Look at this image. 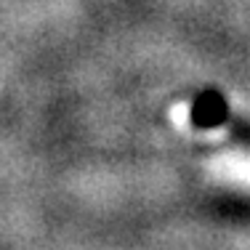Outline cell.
Listing matches in <instances>:
<instances>
[{"instance_id": "obj_1", "label": "cell", "mask_w": 250, "mask_h": 250, "mask_svg": "<svg viewBox=\"0 0 250 250\" xmlns=\"http://www.w3.org/2000/svg\"><path fill=\"white\" fill-rule=\"evenodd\" d=\"M226 117H229V109H226V101L224 96L208 91L194 101V109H192V123L197 128H213V125H221Z\"/></svg>"}]
</instances>
